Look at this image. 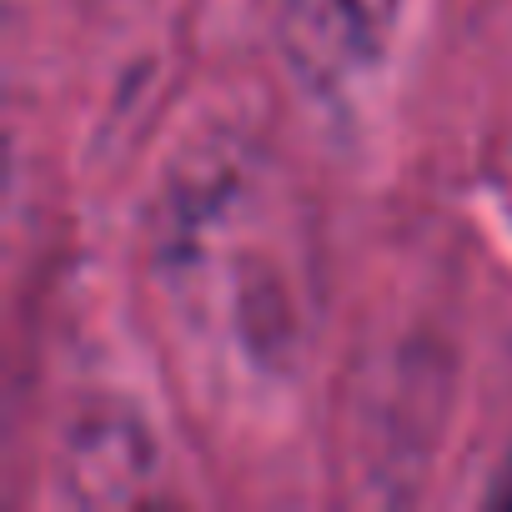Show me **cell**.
I'll return each instance as SVG.
<instances>
[{
	"instance_id": "obj_1",
	"label": "cell",
	"mask_w": 512,
	"mask_h": 512,
	"mask_svg": "<svg viewBox=\"0 0 512 512\" xmlns=\"http://www.w3.org/2000/svg\"><path fill=\"white\" fill-rule=\"evenodd\" d=\"M502 502H512V487H502Z\"/></svg>"
}]
</instances>
